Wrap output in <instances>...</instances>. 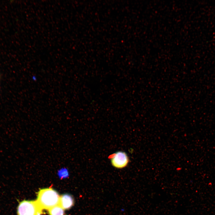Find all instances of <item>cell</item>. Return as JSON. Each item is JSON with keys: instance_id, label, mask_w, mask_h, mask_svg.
Returning <instances> with one entry per match:
<instances>
[{"instance_id": "3", "label": "cell", "mask_w": 215, "mask_h": 215, "mask_svg": "<svg viewBox=\"0 0 215 215\" xmlns=\"http://www.w3.org/2000/svg\"><path fill=\"white\" fill-rule=\"evenodd\" d=\"M111 163L113 167L117 169H122L126 167L129 162V157L125 152L117 151L110 158Z\"/></svg>"}, {"instance_id": "2", "label": "cell", "mask_w": 215, "mask_h": 215, "mask_svg": "<svg viewBox=\"0 0 215 215\" xmlns=\"http://www.w3.org/2000/svg\"><path fill=\"white\" fill-rule=\"evenodd\" d=\"M43 214L42 209L36 200H24L19 202L17 215H41Z\"/></svg>"}, {"instance_id": "5", "label": "cell", "mask_w": 215, "mask_h": 215, "mask_svg": "<svg viewBox=\"0 0 215 215\" xmlns=\"http://www.w3.org/2000/svg\"><path fill=\"white\" fill-rule=\"evenodd\" d=\"M48 213L49 215H64V211L59 205L48 209Z\"/></svg>"}, {"instance_id": "4", "label": "cell", "mask_w": 215, "mask_h": 215, "mask_svg": "<svg viewBox=\"0 0 215 215\" xmlns=\"http://www.w3.org/2000/svg\"><path fill=\"white\" fill-rule=\"evenodd\" d=\"M74 198L70 194H64L60 196L59 205L64 210L70 209L74 205Z\"/></svg>"}, {"instance_id": "1", "label": "cell", "mask_w": 215, "mask_h": 215, "mask_svg": "<svg viewBox=\"0 0 215 215\" xmlns=\"http://www.w3.org/2000/svg\"><path fill=\"white\" fill-rule=\"evenodd\" d=\"M60 196L55 190L50 188L40 189L36 200L41 208L48 210L59 205Z\"/></svg>"}]
</instances>
